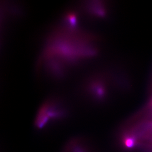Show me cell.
Segmentation results:
<instances>
[{
	"label": "cell",
	"instance_id": "cell-1",
	"mask_svg": "<svg viewBox=\"0 0 152 152\" xmlns=\"http://www.w3.org/2000/svg\"><path fill=\"white\" fill-rule=\"evenodd\" d=\"M71 114L70 107L65 100L60 97H50L38 107L34 117V128L38 132H45L64 124Z\"/></svg>",
	"mask_w": 152,
	"mask_h": 152
},
{
	"label": "cell",
	"instance_id": "cell-2",
	"mask_svg": "<svg viewBox=\"0 0 152 152\" xmlns=\"http://www.w3.org/2000/svg\"><path fill=\"white\" fill-rule=\"evenodd\" d=\"M86 142L80 136H73L65 142L60 152H88Z\"/></svg>",
	"mask_w": 152,
	"mask_h": 152
},
{
	"label": "cell",
	"instance_id": "cell-3",
	"mask_svg": "<svg viewBox=\"0 0 152 152\" xmlns=\"http://www.w3.org/2000/svg\"><path fill=\"white\" fill-rule=\"evenodd\" d=\"M124 143L126 146L129 148H131L134 145L135 141L132 138L128 137L125 139Z\"/></svg>",
	"mask_w": 152,
	"mask_h": 152
}]
</instances>
